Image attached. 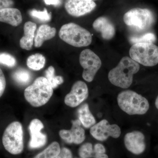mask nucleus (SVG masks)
<instances>
[{
    "label": "nucleus",
    "mask_w": 158,
    "mask_h": 158,
    "mask_svg": "<svg viewBox=\"0 0 158 158\" xmlns=\"http://www.w3.org/2000/svg\"><path fill=\"white\" fill-rule=\"evenodd\" d=\"M140 69V65L130 57L124 56L116 67L110 71L108 79L117 87L126 89L132 84L133 77Z\"/></svg>",
    "instance_id": "1"
},
{
    "label": "nucleus",
    "mask_w": 158,
    "mask_h": 158,
    "mask_svg": "<svg viewBox=\"0 0 158 158\" xmlns=\"http://www.w3.org/2000/svg\"><path fill=\"white\" fill-rule=\"evenodd\" d=\"M53 93L52 88L45 77L37 78L24 90L25 99L32 106L39 107L48 102Z\"/></svg>",
    "instance_id": "2"
},
{
    "label": "nucleus",
    "mask_w": 158,
    "mask_h": 158,
    "mask_svg": "<svg viewBox=\"0 0 158 158\" xmlns=\"http://www.w3.org/2000/svg\"><path fill=\"white\" fill-rule=\"evenodd\" d=\"M117 101L120 109L129 115H144L149 110L147 99L133 90L122 91L118 94Z\"/></svg>",
    "instance_id": "3"
},
{
    "label": "nucleus",
    "mask_w": 158,
    "mask_h": 158,
    "mask_svg": "<svg viewBox=\"0 0 158 158\" xmlns=\"http://www.w3.org/2000/svg\"><path fill=\"white\" fill-rule=\"evenodd\" d=\"M59 36L64 42L77 48L88 46L92 40V35L89 31L72 23L65 24L61 27Z\"/></svg>",
    "instance_id": "4"
},
{
    "label": "nucleus",
    "mask_w": 158,
    "mask_h": 158,
    "mask_svg": "<svg viewBox=\"0 0 158 158\" xmlns=\"http://www.w3.org/2000/svg\"><path fill=\"white\" fill-rule=\"evenodd\" d=\"M127 25L139 32H145L152 27L155 22L153 13L149 9L136 8L130 10L123 15Z\"/></svg>",
    "instance_id": "5"
},
{
    "label": "nucleus",
    "mask_w": 158,
    "mask_h": 158,
    "mask_svg": "<svg viewBox=\"0 0 158 158\" xmlns=\"http://www.w3.org/2000/svg\"><path fill=\"white\" fill-rule=\"evenodd\" d=\"M130 58L139 64L152 67L158 64V47L152 43L133 44L129 51Z\"/></svg>",
    "instance_id": "6"
},
{
    "label": "nucleus",
    "mask_w": 158,
    "mask_h": 158,
    "mask_svg": "<svg viewBox=\"0 0 158 158\" xmlns=\"http://www.w3.org/2000/svg\"><path fill=\"white\" fill-rule=\"evenodd\" d=\"M5 149L12 155H18L23 150V131L19 122L11 123L6 127L2 136Z\"/></svg>",
    "instance_id": "7"
},
{
    "label": "nucleus",
    "mask_w": 158,
    "mask_h": 158,
    "mask_svg": "<svg viewBox=\"0 0 158 158\" xmlns=\"http://www.w3.org/2000/svg\"><path fill=\"white\" fill-rule=\"evenodd\" d=\"M79 61L84 69L82 77L88 82H92L97 73L102 66V61L98 56L89 49L82 51Z\"/></svg>",
    "instance_id": "8"
},
{
    "label": "nucleus",
    "mask_w": 158,
    "mask_h": 158,
    "mask_svg": "<svg viewBox=\"0 0 158 158\" xmlns=\"http://www.w3.org/2000/svg\"><path fill=\"white\" fill-rule=\"evenodd\" d=\"M90 134L93 138L100 141H104L110 137L117 138L121 135V129L117 124H110L106 119L95 123L90 129Z\"/></svg>",
    "instance_id": "9"
},
{
    "label": "nucleus",
    "mask_w": 158,
    "mask_h": 158,
    "mask_svg": "<svg viewBox=\"0 0 158 158\" xmlns=\"http://www.w3.org/2000/svg\"><path fill=\"white\" fill-rule=\"evenodd\" d=\"M88 94V88L86 83L77 81L73 85L70 92L65 96L64 102L69 107H76L87 99Z\"/></svg>",
    "instance_id": "10"
},
{
    "label": "nucleus",
    "mask_w": 158,
    "mask_h": 158,
    "mask_svg": "<svg viewBox=\"0 0 158 158\" xmlns=\"http://www.w3.org/2000/svg\"><path fill=\"white\" fill-rule=\"evenodd\" d=\"M96 7V3L91 0H65V3L66 11L74 17H80L90 13Z\"/></svg>",
    "instance_id": "11"
},
{
    "label": "nucleus",
    "mask_w": 158,
    "mask_h": 158,
    "mask_svg": "<svg viewBox=\"0 0 158 158\" xmlns=\"http://www.w3.org/2000/svg\"><path fill=\"white\" fill-rule=\"evenodd\" d=\"M72 123L71 129L60 130L59 136L63 141L69 144H81L85 139V130L81 126V123L79 119L72 120Z\"/></svg>",
    "instance_id": "12"
},
{
    "label": "nucleus",
    "mask_w": 158,
    "mask_h": 158,
    "mask_svg": "<svg viewBox=\"0 0 158 158\" xmlns=\"http://www.w3.org/2000/svg\"><path fill=\"white\" fill-rule=\"evenodd\" d=\"M44 127L42 122L37 118H34L30 123L29 126L31 139L29 147L31 149H36L43 147L47 142L46 135L41 132Z\"/></svg>",
    "instance_id": "13"
},
{
    "label": "nucleus",
    "mask_w": 158,
    "mask_h": 158,
    "mask_svg": "<svg viewBox=\"0 0 158 158\" xmlns=\"http://www.w3.org/2000/svg\"><path fill=\"white\" fill-rule=\"evenodd\" d=\"M124 142L127 149L134 154H141L145 150V137L139 131H133L126 134Z\"/></svg>",
    "instance_id": "14"
},
{
    "label": "nucleus",
    "mask_w": 158,
    "mask_h": 158,
    "mask_svg": "<svg viewBox=\"0 0 158 158\" xmlns=\"http://www.w3.org/2000/svg\"><path fill=\"white\" fill-rule=\"evenodd\" d=\"M93 28L100 33L103 39L110 40L116 34L115 27L112 22L106 17H100L94 22Z\"/></svg>",
    "instance_id": "15"
},
{
    "label": "nucleus",
    "mask_w": 158,
    "mask_h": 158,
    "mask_svg": "<svg viewBox=\"0 0 158 158\" xmlns=\"http://www.w3.org/2000/svg\"><path fill=\"white\" fill-rule=\"evenodd\" d=\"M21 13L19 9L8 8L0 10V22L17 27L22 23Z\"/></svg>",
    "instance_id": "16"
},
{
    "label": "nucleus",
    "mask_w": 158,
    "mask_h": 158,
    "mask_svg": "<svg viewBox=\"0 0 158 158\" xmlns=\"http://www.w3.org/2000/svg\"><path fill=\"white\" fill-rule=\"evenodd\" d=\"M37 25L35 23L28 21L24 26V36L20 40V46L26 50H31L32 48L35 37V32Z\"/></svg>",
    "instance_id": "17"
},
{
    "label": "nucleus",
    "mask_w": 158,
    "mask_h": 158,
    "mask_svg": "<svg viewBox=\"0 0 158 158\" xmlns=\"http://www.w3.org/2000/svg\"><path fill=\"white\" fill-rule=\"evenodd\" d=\"M56 29L48 25H42L39 27L34 37V46L40 48L46 40H49L55 37Z\"/></svg>",
    "instance_id": "18"
},
{
    "label": "nucleus",
    "mask_w": 158,
    "mask_h": 158,
    "mask_svg": "<svg viewBox=\"0 0 158 158\" xmlns=\"http://www.w3.org/2000/svg\"><path fill=\"white\" fill-rule=\"evenodd\" d=\"M78 115L81 123L86 128H91L96 123L95 118L90 112L88 104H84L79 108Z\"/></svg>",
    "instance_id": "19"
},
{
    "label": "nucleus",
    "mask_w": 158,
    "mask_h": 158,
    "mask_svg": "<svg viewBox=\"0 0 158 158\" xmlns=\"http://www.w3.org/2000/svg\"><path fill=\"white\" fill-rule=\"evenodd\" d=\"M46 59L42 54L36 53L31 55L27 60V65L32 70L38 71L44 67Z\"/></svg>",
    "instance_id": "20"
},
{
    "label": "nucleus",
    "mask_w": 158,
    "mask_h": 158,
    "mask_svg": "<svg viewBox=\"0 0 158 158\" xmlns=\"http://www.w3.org/2000/svg\"><path fill=\"white\" fill-rule=\"evenodd\" d=\"M61 148L59 143L54 141L34 158H55L59 154Z\"/></svg>",
    "instance_id": "21"
},
{
    "label": "nucleus",
    "mask_w": 158,
    "mask_h": 158,
    "mask_svg": "<svg viewBox=\"0 0 158 158\" xmlns=\"http://www.w3.org/2000/svg\"><path fill=\"white\" fill-rule=\"evenodd\" d=\"M12 78L18 84L26 85L31 81L32 75L28 70L25 69L20 68L13 73Z\"/></svg>",
    "instance_id": "22"
},
{
    "label": "nucleus",
    "mask_w": 158,
    "mask_h": 158,
    "mask_svg": "<svg viewBox=\"0 0 158 158\" xmlns=\"http://www.w3.org/2000/svg\"><path fill=\"white\" fill-rule=\"evenodd\" d=\"M55 69L53 66H50L45 71V78L50 84L53 89L56 88L64 82L62 76H55Z\"/></svg>",
    "instance_id": "23"
},
{
    "label": "nucleus",
    "mask_w": 158,
    "mask_h": 158,
    "mask_svg": "<svg viewBox=\"0 0 158 158\" xmlns=\"http://www.w3.org/2000/svg\"><path fill=\"white\" fill-rule=\"evenodd\" d=\"M156 40L155 35L152 33H146L142 35H132L129 38L130 42L133 45L139 43H153Z\"/></svg>",
    "instance_id": "24"
},
{
    "label": "nucleus",
    "mask_w": 158,
    "mask_h": 158,
    "mask_svg": "<svg viewBox=\"0 0 158 158\" xmlns=\"http://www.w3.org/2000/svg\"><path fill=\"white\" fill-rule=\"evenodd\" d=\"M79 154L81 158L94 157V151L92 144L86 143L82 145L79 148Z\"/></svg>",
    "instance_id": "25"
},
{
    "label": "nucleus",
    "mask_w": 158,
    "mask_h": 158,
    "mask_svg": "<svg viewBox=\"0 0 158 158\" xmlns=\"http://www.w3.org/2000/svg\"><path fill=\"white\" fill-rule=\"evenodd\" d=\"M30 14L32 17L42 22L49 21L51 19L50 13H48L45 8H44L43 11H37L36 9H33L30 11Z\"/></svg>",
    "instance_id": "26"
},
{
    "label": "nucleus",
    "mask_w": 158,
    "mask_h": 158,
    "mask_svg": "<svg viewBox=\"0 0 158 158\" xmlns=\"http://www.w3.org/2000/svg\"><path fill=\"white\" fill-rule=\"evenodd\" d=\"M0 64L9 67H14L16 65V61L14 57L6 53H0Z\"/></svg>",
    "instance_id": "27"
},
{
    "label": "nucleus",
    "mask_w": 158,
    "mask_h": 158,
    "mask_svg": "<svg viewBox=\"0 0 158 158\" xmlns=\"http://www.w3.org/2000/svg\"><path fill=\"white\" fill-rule=\"evenodd\" d=\"M6 78L2 69L0 68V98L3 95L6 89Z\"/></svg>",
    "instance_id": "28"
},
{
    "label": "nucleus",
    "mask_w": 158,
    "mask_h": 158,
    "mask_svg": "<svg viewBox=\"0 0 158 158\" xmlns=\"http://www.w3.org/2000/svg\"><path fill=\"white\" fill-rule=\"evenodd\" d=\"M73 155L70 150L66 148H63L61 149L59 154L55 158H72Z\"/></svg>",
    "instance_id": "29"
},
{
    "label": "nucleus",
    "mask_w": 158,
    "mask_h": 158,
    "mask_svg": "<svg viewBox=\"0 0 158 158\" xmlns=\"http://www.w3.org/2000/svg\"><path fill=\"white\" fill-rule=\"evenodd\" d=\"M14 5L13 0H0V10L11 8Z\"/></svg>",
    "instance_id": "30"
},
{
    "label": "nucleus",
    "mask_w": 158,
    "mask_h": 158,
    "mask_svg": "<svg viewBox=\"0 0 158 158\" xmlns=\"http://www.w3.org/2000/svg\"><path fill=\"white\" fill-rule=\"evenodd\" d=\"M94 154H103L105 153L106 152L104 146L99 143H98L94 145Z\"/></svg>",
    "instance_id": "31"
},
{
    "label": "nucleus",
    "mask_w": 158,
    "mask_h": 158,
    "mask_svg": "<svg viewBox=\"0 0 158 158\" xmlns=\"http://www.w3.org/2000/svg\"><path fill=\"white\" fill-rule=\"evenodd\" d=\"M44 2L47 5L59 6L61 4L60 0H44Z\"/></svg>",
    "instance_id": "32"
},
{
    "label": "nucleus",
    "mask_w": 158,
    "mask_h": 158,
    "mask_svg": "<svg viewBox=\"0 0 158 158\" xmlns=\"http://www.w3.org/2000/svg\"><path fill=\"white\" fill-rule=\"evenodd\" d=\"M94 158H109L106 154H94Z\"/></svg>",
    "instance_id": "33"
},
{
    "label": "nucleus",
    "mask_w": 158,
    "mask_h": 158,
    "mask_svg": "<svg viewBox=\"0 0 158 158\" xmlns=\"http://www.w3.org/2000/svg\"><path fill=\"white\" fill-rule=\"evenodd\" d=\"M155 106L156 107L157 109L158 110V96L156 98V101H155Z\"/></svg>",
    "instance_id": "34"
},
{
    "label": "nucleus",
    "mask_w": 158,
    "mask_h": 158,
    "mask_svg": "<svg viewBox=\"0 0 158 158\" xmlns=\"http://www.w3.org/2000/svg\"><path fill=\"white\" fill-rule=\"evenodd\" d=\"M91 1H94V0H91Z\"/></svg>",
    "instance_id": "35"
}]
</instances>
